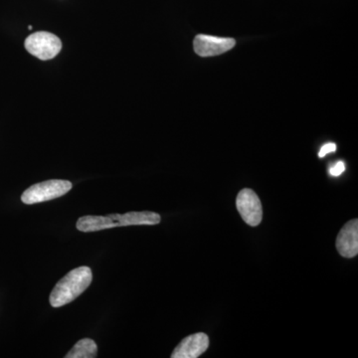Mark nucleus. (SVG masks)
<instances>
[{
    "label": "nucleus",
    "instance_id": "obj_1",
    "mask_svg": "<svg viewBox=\"0 0 358 358\" xmlns=\"http://www.w3.org/2000/svg\"><path fill=\"white\" fill-rule=\"evenodd\" d=\"M93 280L92 270L87 266L74 268L65 275L54 287L49 296V303L53 308H60L76 300L84 293Z\"/></svg>",
    "mask_w": 358,
    "mask_h": 358
},
{
    "label": "nucleus",
    "instance_id": "obj_2",
    "mask_svg": "<svg viewBox=\"0 0 358 358\" xmlns=\"http://www.w3.org/2000/svg\"><path fill=\"white\" fill-rule=\"evenodd\" d=\"M72 183L68 180L52 179L30 186L21 195V201L25 204L41 203L63 196L72 189Z\"/></svg>",
    "mask_w": 358,
    "mask_h": 358
},
{
    "label": "nucleus",
    "instance_id": "obj_3",
    "mask_svg": "<svg viewBox=\"0 0 358 358\" xmlns=\"http://www.w3.org/2000/svg\"><path fill=\"white\" fill-rule=\"evenodd\" d=\"M26 50L40 60H51L60 53L62 42L55 34L39 31L29 35L25 40Z\"/></svg>",
    "mask_w": 358,
    "mask_h": 358
},
{
    "label": "nucleus",
    "instance_id": "obj_4",
    "mask_svg": "<svg viewBox=\"0 0 358 358\" xmlns=\"http://www.w3.org/2000/svg\"><path fill=\"white\" fill-rule=\"evenodd\" d=\"M236 206L242 219L251 227H256L262 221V204L253 190L249 188L242 189L238 194Z\"/></svg>",
    "mask_w": 358,
    "mask_h": 358
},
{
    "label": "nucleus",
    "instance_id": "obj_5",
    "mask_svg": "<svg viewBox=\"0 0 358 358\" xmlns=\"http://www.w3.org/2000/svg\"><path fill=\"white\" fill-rule=\"evenodd\" d=\"M236 45V41L232 38H221V37L209 36L199 34L195 37L193 46L194 51L201 57L221 55L231 50Z\"/></svg>",
    "mask_w": 358,
    "mask_h": 358
},
{
    "label": "nucleus",
    "instance_id": "obj_6",
    "mask_svg": "<svg viewBox=\"0 0 358 358\" xmlns=\"http://www.w3.org/2000/svg\"><path fill=\"white\" fill-rule=\"evenodd\" d=\"M336 249L343 258H355L358 254V220L352 219L341 228L336 238Z\"/></svg>",
    "mask_w": 358,
    "mask_h": 358
},
{
    "label": "nucleus",
    "instance_id": "obj_7",
    "mask_svg": "<svg viewBox=\"0 0 358 358\" xmlns=\"http://www.w3.org/2000/svg\"><path fill=\"white\" fill-rule=\"evenodd\" d=\"M209 348L207 334L199 333L183 338L173 350L171 358H197L203 355Z\"/></svg>",
    "mask_w": 358,
    "mask_h": 358
},
{
    "label": "nucleus",
    "instance_id": "obj_8",
    "mask_svg": "<svg viewBox=\"0 0 358 358\" xmlns=\"http://www.w3.org/2000/svg\"><path fill=\"white\" fill-rule=\"evenodd\" d=\"M121 226V214L109 216H83L78 219L76 227L81 232H96Z\"/></svg>",
    "mask_w": 358,
    "mask_h": 358
},
{
    "label": "nucleus",
    "instance_id": "obj_9",
    "mask_svg": "<svg viewBox=\"0 0 358 358\" xmlns=\"http://www.w3.org/2000/svg\"><path fill=\"white\" fill-rule=\"evenodd\" d=\"M98 355V346L91 338H83L73 346L66 358H94Z\"/></svg>",
    "mask_w": 358,
    "mask_h": 358
},
{
    "label": "nucleus",
    "instance_id": "obj_10",
    "mask_svg": "<svg viewBox=\"0 0 358 358\" xmlns=\"http://www.w3.org/2000/svg\"><path fill=\"white\" fill-rule=\"evenodd\" d=\"M345 162H336V164H334V166H331V169H329V174H331V176H334V178H336V176H341V174L345 173Z\"/></svg>",
    "mask_w": 358,
    "mask_h": 358
},
{
    "label": "nucleus",
    "instance_id": "obj_11",
    "mask_svg": "<svg viewBox=\"0 0 358 358\" xmlns=\"http://www.w3.org/2000/svg\"><path fill=\"white\" fill-rule=\"evenodd\" d=\"M336 150V143H329L324 145V147L320 148L319 152V157L322 159V157H326L327 154H331V152H334Z\"/></svg>",
    "mask_w": 358,
    "mask_h": 358
},
{
    "label": "nucleus",
    "instance_id": "obj_12",
    "mask_svg": "<svg viewBox=\"0 0 358 358\" xmlns=\"http://www.w3.org/2000/svg\"><path fill=\"white\" fill-rule=\"evenodd\" d=\"M28 29L31 30L32 29V26L31 25L28 26Z\"/></svg>",
    "mask_w": 358,
    "mask_h": 358
}]
</instances>
